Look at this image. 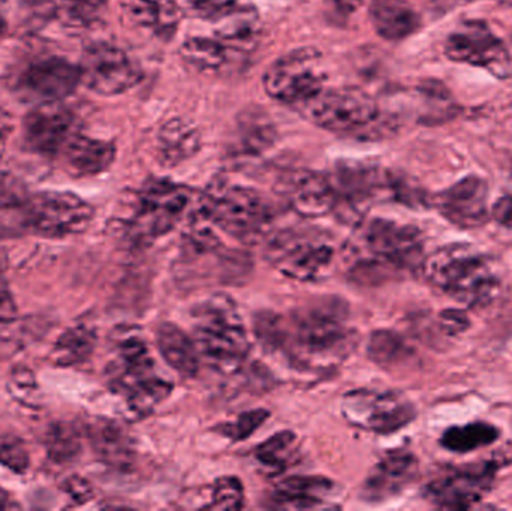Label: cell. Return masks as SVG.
Returning a JSON list of instances; mask_svg holds the SVG:
<instances>
[{"instance_id":"obj_1","label":"cell","mask_w":512,"mask_h":511,"mask_svg":"<svg viewBox=\"0 0 512 511\" xmlns=\"http://www.w3.org/2000/svg\"><path fill=\"white\" fill-rule=\"evenodd\" d=\"M345 312L337 300H321L286 317L261 312L255 317V335L268 353L280 354L292 368L328 371L357 347V333L348 326Z\"/></svg>"},{"instance_id":"obj_2","label":"cell","mask_w":512,"mask_h":511,"mask_svg":"<svg viewBox=\"0 0 512 511\" xmlns=\"http://www.w3.org/2000/svg\"><path fill=\"white\" fill-rule=\"evenodd\" d=\"M351 281L378 284L393 273L415 272L424 261L420 231L387 219L363 222L343 251Z\"/></svg>"},{"instance_id":"obj_3","label":"cell","mask_w":512,"mask_h":511,"mask_svg":"<svg viewBox=\"0 0 512 511\" xmlns=\"http://www.w3.org/2000/svg\"><path fill=\"white\" fill-rule=\"evenodd\" d=\"M421 273L432 287L471 308H484L501 293V279L486 255L468 245H451L430 254Z\"/></svg>"},{"instance_id":"obj_4","label":"cell","mask_w":512,"mask_h":511,"mask_svg":"<svg viewBox=\"0 0 512 511\" xmlns=\"http://www.w3.org/2000/svg\"><path fill=\"white\" fill-rule=\"evenodd\" d=\"M108 383L137 416L152 413L173 393V384L156 369L149 344L138 332H125L107 369Z\"/></svg>"},{"instance_id":"obj_5","label":"cell","mask_w":512,"mask_h":511,"mask_svg":"<svg viewBox=\"0 0 512 511\" xmlns=\"http://www.w3.org/2000/svg\"><path fill=\"white\" fill-rule=\"evenodd\" d=\"M194 341L210 368L224 375L236 374L251 353V341L233 300L215 296L192 312Z\"/></svg>"},{"instance_id":"obj_6","label":"cell","mask_w":512,"mask_h":511,"mask_svg":"<svg viewBox=\"0 0 512 511\" xmlns=\"http://www.w3.org/2000/svg\"><path fill=\"white\" fill-rule=\"evenodd\" d=\"M198 209L213 225L242 240L264 233L273 219V209L258 191L227 180H215L200 194Z\"/></svg>"},{"instance_id":"obj_7","label":"cell","mask_w":512,"mask_h":511,"mask_svg":"<svg viewBox=\"0 0 512 511\" xmlns=\"http://www.w3.org/2000/svg\"><path fill=\"white\" fill-rule=\"evenodd\" d=\"M336 246L318 230H280L265 246L268 263L286 278L300 282L324 281L336 263Z\"/></svg>"},{"instance_id":"obj_8","label":"cell","mask_w":512,"mask_h":511,"mask_svg":"<svg viewBox=\"0 0 512 511\" xmlns=\"http://www.w3.org/2000/svg\"><path fill=\"white\" fill-rule=\"evenodd\" d=\"M511 462L512 446L505 444L489 459L462 467L445 468L427 483L424 497L439 509H471L489 494L499 471Z\"/></svg>"},{"instance_id":"obj_9","label":"cell","mask_w":512,"mask_h":511,"mask_svg":"<svg viewBox=\"0 0 512 511\" xmlns=\"http://www.w3.org/2000/svg\"><path fill=\"white\" fill-rule=\"evenodd\" d=\"M198 195L188 186L168 180H150L137 197V209L128 224L137 242H152L170 233L197 203Z\"/></svg>"},{"instance_id":"obj_10","label":"cell","mask_w":512,"mask_h":511,"mask_svg":"<svg viewBox=\"0 0 512 511\" xmlns=\"http://www.w3.org/2000/svg\"><path fill=\"white\" fill-rule=\"evenodd\" d=\"M304 116L325 131L352 134L378 125L381 111L375 99L355 87L324 89L301 105Z\"/></svg>"},{"instance_id":"obj_11","label":"cell","mask_w":512,"mask_h":511,"mask_svg":"<svg viewBox=\"0 0 512 511\" xmlns=\"http://www.w3.org/2000/svg\"><path fill=\"white\" fill-rule=\"evenodd\" d=\"M324 65L315 48H300L277 59L262 77L265 92L274 101L301 105L325 89Z\"/></svg>"},{"instance_id":"obj_12","label":"cell","mask_w":512,"mask_h":511,"mask_svg":"<svg viewBox=\"0 0 512 511\" xmlns=\"http://www.w3.org/2000/svg\"><path fill=\"white\" fill-rule=\"evenodd\" d=\"M95 210L72 192L44 191L30 195L23 206L24 224L44 237H66L89 228Z\"/></svg>"},{"instance_id":"obj_13","label":"cell","mask_w":512,"mask_h":511,"mask_svg":"<svg viewBox=\"0 0 512 511\" xmlns=\"http://www.w3.org/2000/svg\"><path fill=\"white\" fill-rule=\"evenodd\" d=\"M343 416L351 425L375 434H393L415 419L414 405L396 392L355 390L343 398Z\"/></svg>"},{"instance_id":"obj_14","label":"cell","mask_w":512,"mask_h":511,"mask_svg":"<svg viewBox=\"0 0 512 511\" xmlns=\"http://www.w3.org/2000/svg\"><path fill=\"white\" fill-rule=\"evenodd\" d=\"M78 68L81 83L104 96L122 95L137 86L141 78L137 63L122 48L108 42L89 45Z\"/></svg>"},{"instance_id":"obj_15","label":"cell","mask_w":512,"mask_h":511,"mask_svg":"<svg viewBox=\"0 0 512 511\" xmlns=\"http://www.w3.org/2000/svg\"><path fill=\"white\" fill-rule=\"evenodd\" d=\"M445 54L453 62L480 66L499 78H507L511 74L512 63L507 47L480 20L459 24L445 41Z\"/></svg>"},{"instance_id":"obj_16","label":"cell","mask_w":512,"mask_h":511,"mask_svg":"<svg viewBox=\"0 0 512 511\" xmlns=\"http://www.w3.org/2000/svg\"><path fill=\"white\" fill-rule=\"evenodd\" d=\"M81 83L80 68L63 57H45L30 63L17 81L24 101L38 104L60 102Z\"/></svg>"},{"instance_id":"obj_17","label":"cell","mask_w":512,"mask_h":511,"mask_svg":"<svg viewBox=\"0 0 512 511\" xmlns=\"http://www.w3.org/2000/svg\"><path fill=\"white\" fill-rule=\"evenodd\" d=\"M24 143L36 155H59L77 134L74 114L59 102L38 104L24 119Z\"/></svg>"},{"instance_id":"obj_18","label":"cell","mask_w":512,"mask_h":511,"mask_svg":"<svg viewBox=\"0 0 512 511\" xmlns=\"http://www.w3.org/2000/svg\"><path fill=\"white\" fill-rule=\"evenodd\" d=\"M432 203L456 227H481L490 216L489 186L481 177H465L436 195Z\"/></svg>"},{"instance_id":"obj_19","label":"cell","mask_w":512,"mask_h":511,"mask_svg":"<svg viewBox=\"0 0 512 511\" xmlns=\"http://www.w3.org/2000/svg\"><path fill=\"white\" fill-rule=\"evenodd\" d=\"M418 474V461L409 450H391L375 465L363 485V498L382 503L405 491Z\"/></svg>"},{"instance_id":"obj_20","label":"cell","mask_w":512,"mask_h":511,"mask_svg":"<svg viewBox=\"0 0 512 511\" xmlns=\"http://www.w3.org/2000/svg\"><path fill=\"white\" fill-rule=\"evenodd\" d=\"M283 194L292 210L304 218H319L336 207L333 182L315 171L292 173L286 179Z\"/></svg>"},{"instance_id":"obj_21","label":"cell","mask_w":512,"mask_h":511,"mask_svg":"<svg viewBox=\"0 0 512 511\" xmlns=\"http://www.w3.org/2000/svg\"><path fill=\"white\" fill-rule=\"evenodd\" d=\"M215 36L230 56H246L258 47L261 39L262 23L258 12L245 6H233L228 11L216 15Z\"/></svg>"},{"instance_id":"obj_22","label":"cell","mask_w":512,"mask_h":511,"mask_svg":"<svg viewBox=\"0 0 512 511\" xmlns=\"http://www.w3.org/2000/svg\"><path fill=\"white\" fill-rule=\"evenodd\" d=\"M89 438L99 461L111 470L125 473L134 467L137 459L134 441L119 423L113 420H96L90 425Z\"/></svg>"},{"instance_id":"obj_23","label":"cell","mask_w":512,"mask_h":511,"mask_svg":"<svg viewBox=\"0 0 512 511\" xmlns=\"http://www.w3.org/2000/svg\"><path fill=\"white\" fill-rule=\"evenodd\" d=\"M66 170L75 177L98 176L113 165L116 146L110 141L96 140L77 134L62 150Z\"/></svg>"},{"instance_id":"obj_24","label":"cell","mask_w":512,"mask_h":511,"mask_svg":"<svg viewBox=\"0 0 512 511\" xmlns=\"http://www.w3.org/2000/svg\"><path fill=\"white\" fill-rule=\"evenodd\" d=\"M333 489L334 483L325 477H288L276 486L270 501L277 509H316L327 501Z\"/></svg>"},{"instance_id":"obj_25","label":"cell","mask_w":512,"mask_h":511,"mask_svg":"<svg viewBox=\"0 0 512 511\" xmlns=\"http://www.w3.org/2000/svg\"><path fill=\"white\" fill-rule=\"evenodd\" d=\"M156 344L162 359L180 377L194 378L200 371L201 356L194 338L176 324H161L156 332Z\"/></svg>"},{"instance_id":"obj_26","label":"cell","mask_w":512,"mask_h":511,"mask_svg":"<svg viewBox=\"0 0 512 511\" xmlns=\"http://www.w3.org/2000/svg\"><path fill=\"white\" fill-rule=\"evenodd\" d=\"M120 5L137 26L159 38L173 36L182 21V9L176 0H120Z\"/></svg>"},{"instance_id":"obj_27","label":"cell","mask_w":512,"mask_h":511,"mask_svg":"<svg viewBox=\"0 0 512 511\" xmlns=\"http://www.w3.org/2000/svg\"><path fill=\"white\" fill-rule=\"evenodd\" d=\"M370 18L376 32L388 41H402L421 27V17L406 0H373Z\"/></svg>"},{"instance_id":"obj_28","label":"cell","mask_w":512,"mask_h":511,"mask_svg":"<svg viewBox=\"0 0 512 511\" xmlns=\"http://www.w3.org/2000/svg\"><path fill=\"white\" fill-rule=\"evenodd\" d=\"M200 144L197 126L185 119L168 120L156 138L158 156L165 165L182 164L198 152Z\"/></svg>"},{"instance_id":"obj_29","label":"cell","mask_w":512,"mask_h":511,"mask_svg":"<svg viewBox=\"0 0 512 511\" xmlns=\"http://www.w3.org/2000/svg\"><path fill=\"white\" fill-rule=\"evenodd\" d=\"M298 450L300 444L297 435L291 431H283L259 444L255 449V459L265 473L274 476L294 465Z\"/></svg>"},{"instance_id":"obj_30","label":"cell","mask_w":512,"mask_h":511,"mask_svg":"<svg viewBox=\"0 0 512 511\" xmlns=\"http://www.w3.org/2000/svg\"><path fill=\"white\" fill-rule=\"evenodd\" d=\"M369 359L384 369L400 368L414 359V348L400 333L393 330H376L367 344Z\"/></svg>"},{"instance_id":"obj_31","label":"cell","mask_w":512,"mask_h":511,"mask_svg":"<svg viewBox=\"0 0 512 511\" xmlns=\"http://www.w3.org/2000/svg\"><path fill=\"white\" fill-rule=\"evenodd\" d=\"M96 347V332L92 327L80 326L66 330L50 353L51 362L57 366H75L86 362Z\"/></svg>"},{"instance_id":"obj_32","label":"cell","mask_w":512,"mask_h":511,"mask_svg":"<svg viewBox=\"0 0 512 511\" xmlns=\"http://www.w3.org/2000/svg\"><path fill=\"white\" fill-rule=\"evenodd\" d=\"M499 429L490 423L475 422L465 426H453L442 435L441 444L454 453H469L483 449L498 440Z\"/></svg>"},{"instance_id":"obj_33","label":"cell","mask_w":512,"mask_h":511,"mask_svg":"<svg viewBox=\"0 0 512 511\" xmlns=\"http://www.w3.org/2000/svg\"><path fill=\"white\" fill-rule=\"evenodd\" d=\"M183 60L200 71H218L227 65L230 53L215 36H191L180 47Z\"/></svg>"},{"instance_id":"obj_34","label":"cell","mask_w":512,"mask_h":511,"mask_svg":"<svg viewBox=\"0 0 512 511\" xmlns=\"http://www.w3.org/2000/svg\"><path fill=\"white\" fill-rule=\"evenodd\" d=\"M48 458L57 464H69L81 453V435L71 423H56L45 435Z\"/></svg>"},{"instance_id":"obj_35","label":"cell","mask_w":512,"mask_h":511,"mask_svg":"<svg viewBox=\"0 0 512 511\" xmlns=\"http://www.w3.org/2000/svg\"><path fill=\"white\" fill-rule=\"evenodd\" d=\"M39 321L11 320L0 323V362L23 350L30 341L42 333L38 327Z\"/></svg>"},{"instance_id":"obj_36","label":"cell","mask_w":512,"mask_h":511,"mask_svg":"<svg viewBox=\"0 0 512 511\" xmlns=\"http://www.w3.org/2000/svg\"><path fill=\"white\" fill-rule=\"evenodd\" d=\"M209 509L240 510L245 506V488L237 477H221L212 486Z\"/></svg>"},{"instance_id":"obj_37","label":"cell","mask_w":512,"mask_h":511,"mask_svg":"<svg viewBox=\"0 0 512 511\" xmlns=\"http://www.w3.org/2000/svg\"><path fill=\"white\" fill-rule=\"evenodd\" d=\"M108 0H60L66 18L77 26H92L101 20Z\"/></svg>"},{"instance_id":"obj_38","label":"cell","mask_w":512,"mask_h":511,"mask_svg":"<svg viewBox=\"0 0 512 511\" xmlns=\"http://www.w3.org/2000/svg\"><path fill=\"white\" fill-rule=\"evenodd\" d=\"M0 464L15 474L26 473L30 459L26 444L15 435L0 437Z\"/></svg>"},{"instance_id":"obj_39","label":"cell","mask_w":512,"mask_h":511,"mask_svg":"<svg viewBox=\"0 0 512 511\" xmlns=\"http://www.w3.org/2000/svg\"><path fill=\"white\" fill-rule=\"evenodd\" d=\"M268 417H270V413L267 410L246 411V413L240 414L234 422L222 425L219 431L224 437L230 438L231 441L248 440L254 432L264 425Z\"/></svg>"},{"instance_id":"obj_40","label":"cell","mask_w":512,"mask_h":511,"mask_svg":"<svg viewBox=\"0 0 512 511\" xmlns=\"http://www.w3.org/2000/svg\"><path fill=\"white\" fill-rule=\"evenodd\" d=\"M240 128H242L243 143L251 147L252 150L267 147L274 135L270 120H259L258 114L246 116L245 120L240 122Z\"/></svg>"},{"instance_id":"obj_41","label":"cell","mask_w":512,"mask_h":511,"mask_svg":"<svg viewBox=\"0 0 512 511\" xmlns=\"http://www.w3.org/2000/svg\"><path fill=\"white\" fill-rule=\"evenodd\" d=\"M26 186L11 173L0 171V210L23 207L29 198Z\"/></svg>"},{"instance_id":"obj_42","label":"cell","mask_w":512,"mask_h":511,"mask_svg":"<svg viewBox=\"0 0 512 511\" xmlns=\"http://www.w3.org/2000/svg\"><path fill=\"white\" fill-rule=\"evenodd\" d=\"M439 326H441V333H444L445 336H457L465 333L469 326H471V323H469V318L465 311L445 309L439 315Z\"/></svg>"},{"instance_id":"obj_43","label":"cell","mask_w":512,"mask_h":511,"mask_svg":"<svg viewBox=\"0 0 512 511\" xmlns=\"http://www.w3.org/2000/svg\"><path fill=\"white\" fill-rule=\"evenodd\" d=\"M63 491L66 492V495H68L75 504L89 503L93 495H95L92 485H90L87 480L77 476L66 480L65 485H63Z\"/></svg>"},{"instance_id":"obj_44","label":"cell","mask_w":512,"mask_h":511,"mask_svg":"<svg viewBox=\"0 0 512 511\" xmlns=\"http://www.w3.org/2000/svg\"><path fill=\"white\" fill-rule=\"evenodd\" d=\"M186 2L198 14L216 17L236 6L237 0H186Z\"/></svg>"},{"instance_id":"obj_45","label":"cell","mask_w":512,"mask_h":511,"mask_svg":"<svg viewBox=\"0 0 512 511\" xmlns=\"http://www.w3.org/2000/svg\"><path fill=\"white\" fill-rule=\"evenodd\" d=\"M15 315H17V305L9 290L8 282L0 272V323L14 320Z\"/></svg>"},{"instance_id":"obj_46","label":"cell","mask_w":512,"mask_h":511,"mask_svg":"<svg viewBox=\"0 0 512 511\" xmlns=\"http://www.w3.org/2000/svg\"><path fill=\"white\" fill-rule=\"evenodd\" d=\"M492 218L498 224L512 228V194L504 195L493 204Z\"/></svg>"},{"instance_id":"obj_47","label":"cell","mask_w":512,"mask_h":511,"mask_svg":"<svg viewBox=\"0 0 512 511\" xmlns=\"http://www.w3.org/2000/svg\"><path fill=\"white\" fill-rule=\"evenodd\" d=\"M12 132V117L0 108V156L5 152L6 141Z\"/></svg>"},{"instance_id":"obj_48","label":"cell","mask_w":512,"mask_h":511,"mask_svg":"<svg viewBox=\"0 0 512 511\" xmlns=\"http://www.w3.org/2000/svg\"><path fill=\"white\" fill-rule=\"evenodd\" d=\"M8 3H11V0H0V9L5 8ZM26 5L27 8L32 9V12H36V14H44L45 6L48 5V0H21V5Z\"/></svg>"},{"instance_id":"obj_49","label":"cell","mask_w":512,"mask_h":511,"mask_svg":"<svg viewBox=\"0 0 512 511\" xmlns=\"http://www.w3.org/2000/svg\"><path fill=\"white\" fill-rule=\"evenodd\" d=\"M11 500H9L8 492L5 489L0 488V510L8 509L11 506Z\"/></svg>"},{"instance_id":"obj_50","label":"cell","mask_w":512,"mask_h":511,"mask_svg":"<svg viewBox=\"0 0 512 511\" xmlns=\"http://www.w3.org/2000/svg\"><path fill=\"white\" fill-rule=\"evenodd\" d=\"M6 27H8V24L3 20L2 15H0V35H3V33L6 32Z\"/></svg>"}]
</instances>
